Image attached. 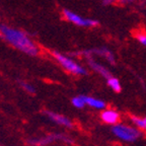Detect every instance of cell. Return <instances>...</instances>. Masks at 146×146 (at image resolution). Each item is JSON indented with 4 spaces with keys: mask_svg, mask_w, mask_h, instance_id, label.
<instances>
[{
    "mask_svg": "<svg viewBox=\"0 0 146 146\" xmlns=\"http://www.w3.org/2000/svg\"><path fill=\"white\" fill-rule=\"evenodd\" d=\"M63 15H64V18H65L66 21H68L69 23H73V25H78V27H96L100 25V21H96V19L83 17V16L79 15V14L75 13V12L71 11V10H69V9H64Z\"/></svg>",
    "mask_w": 146,
    "mask_h": 146,
    "instance_id": "cell-4",
    "label": "cell"
},
{
    "mask_svg": "<svg viewBox=\"0 0 146 146\" xmlns=\"http://www.w3.org/2000/svg\"><path fill=\"white\" fill-rule=\"evenodd\" d=\"M83 96V100L85 102V105L92 108V109L103 111L104 109L107 108V103L104 100H102V98H94V96Z\"/></svg>",
    "mask_w": 146,
    "mask_h": 146,
    "instance_id": "cell-6",
    "label": "cell"
},
{
    "mask_svg": "<svg viewBox=\"0 0 146 146\" xmlns=\"http://www.w3.org/2000/svg\"><path fill=\"white\" fill-rule=\"evenodd\" d=\"M47 115H48L51 120H53V121L56 124H58V125L64 126V127H67V128L73 127L72 121H71L69 118H67V117L63 116V115L56 114V113H53V112H47Z\"/></svg>",
    "mask_w": 146,
    "mask_h": 146,
    "instance_id": "cell-9",
    "label": "cell"
},
{
    "mask_svg": "<svg viewBox=\"0 0 146 146\" xmlns=\"http://www.w3.org/2000/svg\"><path fill=\"white\" fill-rule=\"evenodd\" d=\"M100 120L107 125H115L121 120V114L115 109H104L100 113Z\"/></svg>",
    "mask_w": 146,
    "mask_h": 146,
    "instance_id": "cell-5",
    "label": "cell"
},
{
    "mask_svg": "<svg viewBox=\"0 0 146 146\" xmlns=\"http://www.w3.org/2000/svg\"><path fill=\"white\" fill-rule=\"evenodd\" d=\"M71 103H72V106L74 108H76V109H83V108L85 107V102L84 100H83V96H74V98H72V100H71Z\"/></svg>",
    "mask_w": 146,
    "mask_h": 146,
    "instance_id": "cell-12",
    "label": "cell"
},
{
    "mask_svg": "<svg viewBox=\"0 0 146 146\" xmlns=\"http://www.w3.org/2000/svg\"><path fill=\"white\" fill-rule=\"evenodd\" d=\"M107 85L116 94H120L122 91V84L119 78L111 75L107 78Z\"/></svg>",
    "mask_w": 146,
    "mask_h": 146,
    "instance_id": "cell-10",
    "label": "cell"
},
{
    "mask_svg": "<svg viewBox=\"0 0 146 146\" xmlns=\"http://www.w3.org/2000/svg\"><path fill=\"white\" fill-rule=\"evenodd\" d=\"M111 132L116 138L127 143L136 142L142 137V131L137 129L135 126L128 125L121 122L111 126Z\"/></svg>",
    "mask_w": 146,
    "mask_h": 146,
    "instance_id": "cell-2",
    "label": "cell"
},
{
    "mask_svg": "<svg viewBox=\"0 0 146 146\" xmlns=\"http://www.w3.org/2000/svg\"><path fill=\"white\" fill-rule=\"evenodd\" d=\"M90 52L98 55L100 57L104 58V59L108 60V62H109L110 64H112V65L116 64V58H115L114 53L110 50L109 48H107V47H100V48L92 50V51H90Z\"/></svg>",
    "mask_w": 146,
    "mask_h": 146,
    "instance_id": "cell-8",
    "label": "cell"
},
{
    "mask_svg": "<svg viewBox=\"0 0 146 146\" xmlns=\"http://www.w3.org/2000/svg\"><path fill=\"white\" fill-rule=\"evenodd\" d=\"M53 56L57 60L58 63L71 74H74V75H86L87 74V70L84 67L81 66L80 64H78L77 62L71 59L68 56H65L58 52H53Z\"/></svg>",
    "mask_w": 146,
    "mask_h": 146,
    "instance_id": "cell-3",
    "label": "cell"
},
{
    "mask_svg": "<svg viewBox=\"0 0 146 146\" xmlns=\"http://www.w3.org/2000/svg\"><path fill=\"white\" fill-rule=\"evenodd\" d=\"M123 3H128V2H132L133 0H121Z\"/></svg>",
    "mask_w": 146,
    "mask_h": 146,
    "instance_id": "cell-15",
    "label": "cell"
},
{
    "mask_svg": "<svg viewBox=\"0 0 146 146\" xmlns=\"http://www.w3.org/2000/svg\"><path fill=\"white\" fill-rule=\"evenodd\" d=\"M0 35L17 50L21 51L31 56L39 54V47L33 42V40L25 33L7 25H0Z\"/></svg>",
    "mask_w": 146,
    "mask_h": 146,
    "instance_id": "cell-1",
    "label": "cell"
},
{
    "mask_svg": "<svg viewBox=\"0 0 146 146\" xmlns=\"http://www.w3.org/2000/svg\"><path fill=\"white\" fill-rule=\"evenodd\" d=\"M88 59V65L90 66V68L94 71L96 73L100 74V76H103L104 78L107 79L109 76H111V71L109 70V68H107L106 66H104L103 64L98 63V62L94 61V59H91V58H87Z\"/></svg>",
    "mask_w": 146,
    "mask_h": 146,
    "instance_id": "cell-7",
    "label": "cell"
},
{
    "mask_svg": "<svg viewBox=\"0 0 146 146\" xmlns=\"http://www.w3.org/2000/svg\"><path fill=\"white\" fill-rule=\"evenodd\" d=\"M21 86L25 90H27V92H31V94H34L35 92V88L30 84V83H25V82H23L21 83Z\"/></svg>",
    "mask_w": 146,
    "mask_h": 146,
    "instance_id": "cell-14",
    "label": "cell"
},
{
    "mask_svg": "<svg viewBox=\"0 0 146 146\" xmlns=\"http://www.w3.org/2000/svg\"><path fill=\"white\" fill-rule=\"evenodd\" d=\"M130 121L132 125L135 126L137 129H139L142 132H146V123L144 118L138 116H130Z\"/></svg>",
    "mask_w": 146,
    "mask_h": 146,
    "instance_id": "cell-11",
    "label": "cell"
},
{
    "mask_svg": "<svg viewBox=\"0 0 146 146\" xmlns=\"http://www.w3.org/2000/svg\"><path fill=\"white\" fill-rule=\"evenodd\" d=\"M143 118H144V120H145V123H146V116H145V117H143Z\"/></svg>",
    "mask_w": 146,
    "mask_h": 146,
    "instance_id": "cell-16",
    "label": "cell"
},
{
    "mask_svg": "<svg viewBox=\"0 0 146 146\" xmlns=\"http://www.w3.org/2000/svg\"><path fill=\"white\" fill-rule=\"evenodd\" d=\"M136 38L142 46L146 47V34H138L136 36Z\"/></svg>",
    "mask_w": 146,
    "mask_h": 146,
    "instance_id": "cell-13",
    "label": "cell"
}]
</instances>
